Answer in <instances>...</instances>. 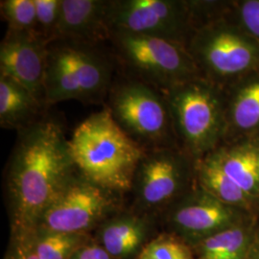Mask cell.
I'll return each mask as SVG.
<instances>
[{
	"label": "cell",
	"instance_id": "6da1fadb",
	"mask_svg": "<svg viewBox=\"0 0 259 259\" xmlns=\"http://www.w3.org/2000/svg\"><path fill=\"white\" fill-rule=\"evenodd\" d=\"M76 172L68 139L58 122L42 118L19 132L6 180L14 224L35 229Z\"/></svg>",
	"mask_w": 259,
	"mask_h": 259
},
{
	"label": "cell",
	"instance_id": "7a4b0ae2",
	"mask_svg": "<svg viewBox=\"0 0 259 259\" xmlns=\"http://www.w3.org/2000/svg\"><path fill=\"white\" fill-rule=\"evenodd\" d=\"M68 146L77 171L115 194L133 188L139 162L146 153L121 129L106 108L76 127Z\"/></svg>",
	"mask_w": 259,
	"mask_h": 259
},
{
	"label": "cell",
	"instance_id": "3957f363",
	"mask_svg": "<svg viewBox=\"0 0 259 259\" xmlns=\"http://www.w3.org/2000/svg\"><path fill=\"white\" fill-rule=\"evenodd\" d=\"M234 4L195 28L186 46L202 77L224 91L259 70V42L241 26Z\"/></svg>",
	"mask_w": 259,
	"mask_h": 259
},
{
	"label": "cell",
	"instance_id": "277c9868",
	"mask_svg": "<svg viewBox=\"0 0 259 259\" xmlns=\"http://www.w3.org/2000/svg\"><path fill=\"white\" fill-rule=\"evenodd\" d=\"M162 93L178 143L196 162L225 142L227 105L221 88L201 77Z\"/></svg>",
	"mask_w": 259,
	"mask_h": 259
},
{
	"label": "cell",
	"instance_id": "5b68a950",
	"mask_svg": "<svg viewBox=\"0 0 259 259\" xmlns=\"http://www.w3.org/2000/svg\"><path fill=\"white\" fill-rule=\"evenodd\" d=\"M112 75L111 60L98 46L55 40L48 45L46 106L69 100L101 102L113 83Z\"/></svg>",
	"mask_w": 259,
	"mask_h": 259
},
{
	"label": "cell",
	"instance_id": "8992f818",
	"mask_svg": "<svg viewBox=\"0 0 259 259\" xmlns=\"http://www.w3.org/2000/svg\"><path fill=\"white\" fill-rule=\"evenodd\" d=\"M105 108L145 151L180 146L164 94L147 83L128 76L114 82Z\"/></svg>",
	"mask_w": 259,
	"mask_h": 259
},
{
	"label": "cell",
	"instance_id": "52a82bcc",
	"mask_svg": "<svg viewBox=\"0 0 259 259\" xmlns=\"http://www.w3.org/2000/svg\"><path fill=\"white\" fill-rule=\"evenodd\" d=\"M109 41L113 57L128 72V77L161 93L202 77L183 45L160 37L126 33H112Z\"/></svg>",
	"mask_w": 259,
	"mask_h": 259
},
{
	"label": "cell",
	"instance_id": "ba28073f",
	"mask_svg": "<svg viewBox=\"0 0 259 259\" xmlns=\"http://www.w3.org/2000/svg\"><path fill=\"white\" fill-rule=\"evenodd\" d=\"M108 27L110 35L160 37L186 47L195 29L191 1L109 0Z\"/></svg>",
	"mask_w": 259,
	"mask_h": 259
},
{
	"label": "cell",
	"instance_id": "9c48e42d",
	"mask_svg": "<svg viewBox=\"0 0 259 259\" xmlns=\"http://www.w3.org/2000/svg\"><path fill=\"white\" fill-rule=\"evenodd\" d=\"M114 195L77 171L41 215L36 228L39 232L81 234L114 209Z\"/></svg>",
	"mask_w": 259,
	"mask_h": 259
},
{
	"label": "cell",
	"instance_id": "30bf717a",
	"mask_svg": "<svg viewBox=\"0 0 259 259\" xmlns=\"http://www.w3.org/2000/svg\"><path fill=\"white\" fill-rule=\"evenodd\" d=\"M196 161L180 146L146 151L133 184L139 205L146 210L171 203L184 193Z\"/></svg>",
	"mask_w": 259,
	"mask_h": 259
},
{
	"label": "cell",
	"instance_id": "8fae6325",
	"mask_svg": "<svg viewBox=\"0 0 259 259\" xmlns=\"http://www.w3.org/2000/svg\"><path fill=\"white\" fill-rule=\"evenodd\" d=\"M47 55L48 45L35 34L7 31L0 45V75L20 83L45 103Z\"/></svg>",
	"mask_w": 259,
	"mask_h": 259
},
{
	"label": "cell",
	"instance_id": "7c38bea8",
	"mask_svg": "<svg viewBox=\"0 0 259 259\" xmlns=\"http://www.w3.org/2000/svg\"><path fill=\"white\" fill-rule=\"evenodd\" d=\"M242 211L224 204L198 185L178 201L171 210V219L184 232L212 235L237 225Z\"/></svg>",
	"mask_w": 259,
	"mask_h": 259
},
{
	"label": "cell",
	"instance_id": "4fadbf2b",
	"mask_svg": "<svg viewBox=\"0 0 259 259\" xmlns=\"http://www.w3.org/2000/svg\"><path fill=\"white\" fill-rule=\"evenodd\" d=\"M109 0H62L56 40L98 46L109 40Z\"/></svg>",
	"mask_w": 259,
	"mask_h": 259
},
{
	"label": "cell",
	"instance_id": "5bb4252c",
	"mask_svg": "<svg viewBox=\"0 0 259 259\" xmlns=\"http://www.w3.org/2000/svg\"><path fill=\"white\" fill-rule=\"evenodd\" d=\"M225 93L228 125L225 142L259 139V70L242 78Z\"/></svg>",
	"mask_w": 259,
	"mask_h": 259
},
{
	"label": "cell",
	"instance_id": "9a60e30c",
	"mask_svg": "<svg viewBox=\"0 0 259 259\" xmlns=\"http://www.w3.org/2000/svg\"><path fill=\"white\" fill-rule=\"evenodd\" d=\"M259 139L225 142L210 154L224 172L250 197L259 200Z\"/></svg>",
	"mask_w": 259,
	"mask_h": 259
},
{
	"label": "cell",
	"instance_id": "2e32d148",
	"mask_svg": "<svg viewBox=\"0 0 259 259\" xmlns=\"http://www.w3.org/2000/svg\"><path fill=\"white\" fill-rule=\"evenodd\" d=\"M41 102L26 88L0 75V125L18 133L42 119Z\"/></svg>",
	"mask_w": 259,
	"mask_h": 259
},
{
	"label": "cell",
	"instance_id": "e0dca14e",
	"mask_svg": "<svg viewBox=\"0 0 259 259\" xmlns=\"http://www.w3.org/2000/svg\"><path fill=\"white\" fill-rule=\"evenodd\" d=\"M196 183L224 204L243 211H250L258 201L242 190L224 172L211 154L196 162Z\"/></svg>",
	"mask_w": 259,
	"mask_h": 259
},
{
	"label": "cell",
	"instance_id": "ac0fdd59",
	"mask_svg": "<svg viewBox=\"0 0 259 259\" xmlns=\"http://www.w3.org/2000/svg\"><path fill=\"white\" fill-rule=\"evenodd\" d=\"M145 232L144 218L132 214L116 216L103 227V248L111 254V257H128L139 250Z\"/></svg>",
	"mask_w": 259,
	"mask_h": 259
},
{
	"label": "cell",
	"instance_id": "d6986e66",
	"mask_svg": "<svg viewBox=\"0 0 259 259\" xmlns=\"http://www.w3.org/2000/svg\"><path fill=\"white\" fill-rule=\"evenodd\" d=\"M249 233L237 225L207 236L200 245L201 259H245L250 247Z\"/></svg>",
	"mask_w": 259,
	"mask_h": 259
},
{
	"label": "cell",
	"instance_id": "ffe728a7",
	"mask_svg": "<svg viewBox=\"0 0 259 259\" xmlns=\"http://www.w3.org/2000/svg\"><path fill=\"white\" fill-rule=\"evenodd\" d=\"M41 234L32 245L38 259H70L81 246L80 234L39 232Z\"/></svg>",
	"mask_w": 259,
	"mask_h": 259
},
{
	"label": "cell",
	"instance_id": "44dd1931",
	"mask_svg": "<svg viewBox=\"0 0 259 259\" xmlns=\"http://www.w3.org/2000/svg\"><path fill=\"white\" fill-rule=\"evenodd\" d=\"M0 10L2 18L7 22V31L35 34V0H2Z\"/></svg>",
	"mask_w": 259,
	"mask_h": 259
},
{
	"label": "cell",
	"instance_id": "7402d4cb",
	"mask_svg": "<svg viewBox=\"0 0 259 259\" xmlns=\"http://www.w3.org/2000/svg\"><path fill=\"white\" fill-rule=\"evenodd\" d=\"M35 34L47 45L55 41L61 18L62 0H35Z\"/></svg>",
	"mask_w": 259,
	"mask_h": 259
},
{
	"label": "cell",
	"instance_id": "603a6c76",
	"mask_svg": "<svg viewBox=\"0 0 259 259\" xmlns=\"http://www.w3.org/2000/svg\"><path fill=\"white\" fill-rule=\"evenodd\" d=\"M139 259H193V255L183 242L171 236H161L143 248Z\"/></svg>",
	"mask_w": 259,
	"mask_h": 259
},
{
	"label": "cell",
	"instance_id": "cb8c5ba5",
	"mask_svg": "<svg viewBox=\"0 0 259 259\" xmlns=\"http://www.w3.org/2000/svg\"><path fill=\"white\" fill-rule=\"evenodd\" d=\"M234 9L241 26L259 42V0L235 1Z\"/></svg>",
	"mask_w": 259,
	"mask_h": 259
},
{
	"label": "cell",
	"instance_id": "d4e9b609",
	"mask_svg": "<svg viewBox=\"0 0 259 259\" xmlns=\"http://www.w3.org/2000/svg\"><path fill=\"white\" fill-rule=\"evenodd\" d=\"M70 259H111V256L103 247L87 245L80 247Z\"/></svg>",
	"mask_w": 259,
	"mask_h": 259
},
{
	"label": "cell",
	"instance_id": "484cf974",
	"mask_svg": "<svg viewBox=\"0 0 259 259\" xmlns=\"http://www.w3.org/2000/svg\"><path fill=\"white\" fill-rule=\"evenodd\" d=\"M12 259H38L31 244H20L16 248Z\"/></svg>",
	"mask_w": 259,
	"mask_h": 259
},
{
	"label": "cell",
	"instance_id": "4316f807",
	"mask_svg": "<svg viewBox=\"0 0 259 259\" xmlns=\"http://www.w3.org/2000/svg\"><path fill=\"white\" fill-rule=\"evenodd\" d=\"M253 259H259V241L255 246V251H254V255H253Z\"/></svg>",
	"mask_w": 259,
	"mask_h": 259
},
{
	"label": "cell",
	"instance_id": "83f0119b",
	"mask_svg": "<svg viewBox=\"0 0 259 259\" xmlns=\"http://www.w3.org/2000/svg\"><path fill=\"white\" fill-rule=\"evenodd\" d=\"M257 161H258V169H259V143L257 146Z\"/></svg>",
	"mask_w": 259,
	"mask_h": 259
}]
</instances>
